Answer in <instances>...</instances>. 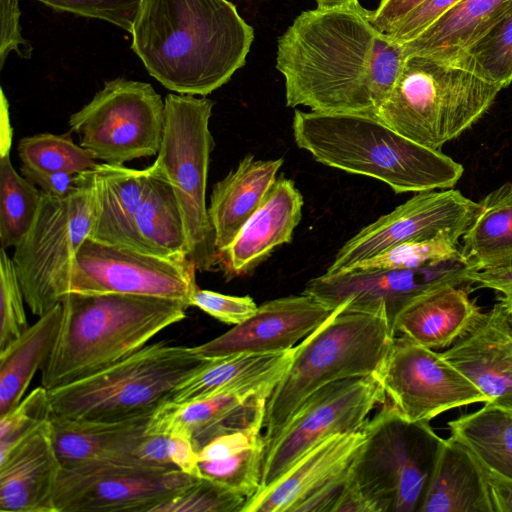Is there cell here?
Instances as JSON below:
<instances>
[{
    "label": "cell",
    "instance_id": "1",
    "mask_svg": "<svg viewBox=\"0 0 512 512\" xmlns=\"http://www.w3.org/2000/svg\"><path fill=\"white\" fill-rule=\"evenodd\" d=\"M359 2L298 15L278 38L286 105L374 115L401 73L403 45L379 32Z\"/></svg>",
    "mask_w": 512,
    "mask_h": 512
},
{
    "label": "cell",
    "instance_id": "2",
    "mask_svg": "<svg viewBox=\"0 0 512 512\" xmlns=\"http://www.w3.org/2000/svg\"><path fill=\"white\" fill-rule=\"evenodd\" d=\"M131 49L170 91L206 95L245 65L254 30L228 0H141Z\"/></svg>",
    "mask_w": 512,
    "mask_h": 512
},
{
    "label": "cell",
    "instance_id": "3",
    "mask_svg": "<svg viewBox=\"0 0 512 512\" xmlns=\"http://www.w3.org/2000/svg\"><path fill=\"white\" fill-rule=\"evenodd\" d=\"M292 130L296 145L317 162L382 181L396 194L451 189L464 172L374 115L295 110Z\"/></svg>",
    "mask_w": 512,
    "mask_h": 512
},
{
    "label": "cell",
    "instance_id": "4",
    "mask_svg": "<svg viewBox=\"0 0 512 512\" xmlns=\"http://www.w3.org/2000/svg\"><path fill=\"white\" fill-rule=\"evenodd\" d=\"M54 348L41 369V386L52 390L137 352L158 333L186 317L181 301L130 294L69 293Z\"/></svg>",
    "mask_w": 512,
    "mask_h": 512
},
{
    "label": "cell",
    "instance_id": "5",
    "mask_svg": "<svg viewBox=\"0 0 512 512\" xmlns=\"http://www.w3.org/2000/svg\"><path fill=\"white\" fill-rule=\"evenodd\" d=\"M394 336L385 316L339 305L295 346L288 368L268 398L263 422L266 447L311 394L338 380L374 375Z\"/></svg>",
    "mask_w": 512,
    "mask_h": 512
},
{
    "label": "cell",
    "instance_id": "6",
    "mask_svg": "<svg viewBox=\"0 0 512 512\" xmlns=\"http://www.w3.org/2000/svg\"><path fill=\"white\" fill-rule=\"evenodd\" d=\"M502 89L445 59L410 55L374 116L406 138L440 150L476 123Z\"/></svg>",
    "mask_w": 512,
    "mask_h": 512
},
{
    "label": "cell",
    "instance_id": "7",
    "mask_svg": "<svg viewBox=\"0 0 512 512\" xmlns=\"http://www.w3.org/2000/svg\"><path fill=\"white\" fill-rule=\"evenodd\" d=\"M209 359L195 347L147 344L106 369L48 390L51 414L95 422L150 416Z\"/></svg>",
    "mask_w": 512,
    "mask_h": 512
},
{
    "label": "cell",
    "instance_id": "8",
    "mask_svg": "<svg viewBox=\"0 0 512 512\" xmlns=\"http://www.w3.org/2000/svg\"><path fill=\"white\" fill-rule=\"evenodd\" d=\"M352 477L373 512H419L445 439L386 401L363 427Z\"/></svg>",
    "mask_w": 512,
    "mask_h": 512
},
{
    "label": "cell",
    "instance_id": "9",
    "mask_svg": "<svg viewBox=\"0 0 512 512\" xmlns=\"http://www.w3.org/2000/svg\"><path fill=\"white\" fill-rule=\"evenodd\" d=\"M164 129L153 171L175 193L182 214L188 256L197 270L219 267L206 189L214 139L209 128L214 102L206 97L170 93L164 99Z\"/></svg>",
    "mask_w": 512,
    "mask_h": 512
},
{
    "label": "cell",
    "instance_id": "10",
    "mask_svg": "<svg viewBox=\"0 0 512 512\" xmlns=\"http://www.w3.org/2000/svg\"><path fill=\"white\" fill-rule=\"evenodd\" d=\"M94 206V169L79 173L75 187L63 197L42 193L34 222L12 257L34 315L42 316L65 296L72 263L91 231Z\"/></svg>",
    "mask_w": 512,
    "mask_h": 512
},
{
    "label": "cell",
    "instance_id": "11",
    "mask_svg": "<svg viewBox=\"0 0 512 512\" xmlns=\"http://www.w3.org/2000/svg\"><path fill=\"white\" fill-rule=\"evenodd\" d=\"M165 103L151 84L116 78L69 118L79 145L104 163H124L157 155Z\"/></svg>",
    "mask_w": 512,
    "mask_h": 512
},
{
    "label": "cell",
    "instance_id": "12",
    "mask_svg": "<svg viewBox=\"0 0 512 512\" xmlns=\"http://www.w3.org/2000/svg\"><path fill=\"white\" fill-rule=\"evenodd\" d=\"M386 401L374 375L338 380L311 394L267 445L259 490L271 485L321 441L361 430L371 412Z\"/></svg>",
    "mask_w": 512,
    "mask_h": 512
},
{
    "label": "cell",
    "instance_id": "13",
    "mask_svg": "<svg viewBox=\"0 0 512 512\" xmlns=\"http://www.w3.org/2000/svg\"><path fill=\"white\" fill-rule=\"evenodd\" d=\"M195 479L174 466L143 461L61 466L53 512H152Z\"/></svg>",
    "mask_w": 512,
    "mask_h": 512
},
{
    "label": "cell",
    "instance_id": "14",
    "mask_svg": "<svg viewBox=\"0 0 512 512\" xmlns=\"http://www.w3.org/2000/svg\"><path fill=\"white\" fill-rule=\"evenodd\" d=\"M196 266L188 256L163 257L87 238L72 263L65 295L130 294L190 306Z\"/></svg>",
    "mask_w": 512,
    "mask_h": 512
},
{
    "label": "cell",
    "instance_id": "15",
    "mask_svg": "<svg viewBox=\"0 0 512 512\" xmlns=\"http://www.w3.org/2000/svg\"><path fill=\"white\" fill-rule=\"evenodd\" d=\"M387 401L406 420L427 421L487 397L441 353L395 335L374 374Z\"/></svg>",
    "mask_w": 512,
    "mask_h": 512
},
{
    "label": "cell",
    "instance_id": "16",
    "mask_svg": "<svg viewBox=\"0 0 512 512\" xmlns=\"http://www.w3.org/2000/svg\"><path fill=\"white\" fill-rule=\"evenodd\" d=\"M471 270L463 258H455L417 268L324 273L309 280L303 292L333 309L346 303L349 310L381 314L395 334V321L410 302L444 284H469Z\"/></svg>",
    "mask_w": 512,
    "mask_h": 512
},
{
    "label": "cell",
    "instance_id": "17",
    "mask_svg": "<svg viewBox=\"0 0 512 512\" xmlns=\"http://www.w3.org/2000/svg\"><path fill=\"white\" fill-rule=\"evenodd\" d=\"M479 207L455 189L418 192L346 241L325 273L343 272L394 246L442 232L461 238Z\"/></svg>",
    "mask_w": 512,
    "mask_h": 512
},
{
    "label": "cell",
    "instance_id": "18",
    "mask_svg": "<svg viewBox=\"0 0 512 512\" xmlns=\"http://www.w3.org/2000/svg\"><path fill=\"white\" fill-rule=\"evenodd\" d=\"M335 309L305 292L276 298L258 306L246 321L195 349L206 358L287 351L318 328Z\"/></svg>",
    "mask_w": 512,
    "mask_h": 512
},
{
    "label": "cell",
    "instance_id": "19",
    "mask_svg": "<svg viewBox=\"0 0 512 512\" xmlns=\"http://www.w3.org/2000/svg\"><path fill=\"white\" fill-rule=\"evenodd\" d=\"M276 384L227 389L186 403L167 401L151 414L146 434L185 436L198 451L220 434L263 427L266 403Z\"/></svg>",
    "mask_w": 512,
    "mask_h": 512
},
{
    "label": "cell",
    "instance_id": "20",
    "mask_svg": "<svg viewBox=\"0 0 512 512\" xmlns=\"http://www.w3.org/2000/svg\"><path fill=\"white\" fill-rule=\"evenodd\" d=\"M487 402L512 411V325L501 299L441 353Z\"/></svg>",
    "mask_w": 512,
    "mask_h": 512
},
{
    "label": "cell",
    "instance_id": "21",
    "mask_svg": "<svg viewBox=\"0 0 512 512\" xmlns=\"http://www.w3.org/2000/svg\"><path fill=\"white\" fill-rule=\"evenodd\" d=\"M60 469L49 417L0 452V511L53 512Z\"/></svg>",
    "mask_w": 512,
    "mask_h": 512
},
{
    "label": "cell",
    "instance_id": "22",
    "mask_svg": "<svg viewBox=\"0 0 512 512\" xmlns=\"http://www.w3.org/2000/svg\"><path fill=\"white\" fill-rule=\"evenodd\" d=\"M303 197L292 179H276L265 199L220 253L219 267L230 279L251 272L275 248L290 243L301 221Z\"/></svg>",
    "mask_w": 512,
    "mask_h": 512
},
{
    "label": "cell",
    "instance_id": "23",
    "mask_svg": "<svg viewBox=\"0 0 512 512\" xmlns=\"http://www.w3.org/2000/svg\"><path fill=\"white\" fill-rule=\"evenodd\" d=\"M364 440L362 428L321 441L271 485L249 498L242 512H296L301 503L352 464Z\"/></svg>",
    "mask_w": 512,
    "mask_h": 512
},
{
    "label": "cell",
    "instance_id": "24",
    "mask_svg": "<svg viewBox=\"0 0 512 512\" xmlns=\"http://www.w3.org/2000/svg\"><path fill=\"white\" fill-rule=\"evenodd\" d=\"M150 416L95 422L50 414L52 440L61 466L94 461H142L136 451L147 435Z\"/></svg>",
    "mask_w": 512,
    "mask_h": 512
},
{
    "label": "cell",
    "instance_id": "25",
    "mask_svg": "<svg viewBox=\"0 0 512 512\" xmlns=\"http://www.w3.org/2000/svg\"><path fill=\"white\" fill-rule=\"evenodd\" d=\"M94 174L95 206L89 238L146 252L136 233L135 218L149 167L139 170L103 162L96 165Z\"/></svg>",
    "mask_w": 512,
    "mask_h": 512
},
{
    "label": "cell",
    "instance_id": "26",
    "mask_svg": "<svg viewBox=\"0 0 512 512\" xmlns=\"http://www.w3.org/2000/svg\"><path fill=\"white\" fill-rule=\"evenodd\" d=\"M471 285L444 284L410 302L398 315L395 335L430 349L452 345L481 309L469 298Z\"/></svg>",
    "mask_w": 512,
    "mask_h": 512
},
{
    "label": "cell",
    "instance_id": "27",
    "mask_svg": "<svg viewBox=\"0 0 512 512\" xmlns=\"http://www.w3.org/2000/svg\"><path fill=\"white\" fill-rule=\"evenodd\" d=\"M283 163V158L257 160L249 154L213 186L208 215L219 256L263 202Z\"/></svg>",
    "mask_w": 512,
    "mask_h": 512
},
{
    "label": "cell",
    "instance_id": "28",
    "mask_svg": "<svg viewBox=\"0 0 512 512\" xmlns=\"http://www.w3.org/2000/svg\"><path fill=\"white\" fill-rule=\"evenodd\" d=\"M419 512H494L481 464L452 436L445 439Z\"/></svg>",
    "mask_w": 512,
    "mask_h": 512
},
{
    "label": "cell",
    "instance_id": "29",
    "mask_svg": "<svg viewBox=\"0 0 512 512\" xmlns=\"http://www.w3.org/2000/svg\"><path fill=\"white\" fill-rule=\"evenodd\" d=\"M294 351L295 347L278 353H236L210 358L198 372L175 388L168 401L186 403L227 389L278 383Z\"/></svg>",
    "mask_w": 512,
    "mask_h": 512
},
{
    "label": "cell",
    "instance_id": "30",
    "mask_svg": "<svg viewBox=\"0 0 512 512\" xmlns=\"http://www.w3.org/2000/svg\"><path fill=\"white\" fill-rule=\"evenodd\" d=\"M61 318L60 302L0 350V416L24 398L32 378L45 365L56 343Z\"/></svg>",
    "mask_w": 512,
    "mask_h": 512
},
{
    "label": "cell",
    "instance_id": "31",
    "mask_svg": "<svg viewBox=\"0 0 512 512\" xmlns=\"http://www.w3.org/2000/svg\"><path fill=\"white\" fill-rule=\"evenodd\" d=\"M512 5V0H460L403 45L404 53L450 59L479 38Z\"/></svg>",
    "mask_w": 512,
    "mask_h": 512
},
{
    "label": "cell",
    "instance_id": "32",
    "mask_svg": "<svg viewBox=\"0 0 512 512\" xmlns=\"http://www.w3.org/2000/svg\"><path fill=\"white\" fill-rule=\"evenodd\" d=\"M478 203L479 210L462 236L464 261L476 271L512 266V182Z\"/></svg>",
    "mask_w": 512,
    "mask_h": 512
},
{
    "label": "cell",
    "instance_id": "33",
    "mask_svg": "<svg viewBox=\"0 0 512 512\" xmlns=\"http://www.w3.org/2000/svg\"><path fill=\"white\" fill-rule=\"evenodd\" d=\"M149 170L145 193L135 218L139 241L144 250L152 254L188 256L184 222L172 186L151 166Z\"/></svg>",
    "mask_w": 512,
    "mask_h": 512
},
{
    "label": "cell",
    "instance_id": "34",
    "mask_svg": "<svg viewBox=\"0 0 512 512\" xmlns=\"http://www.w3.org/2000/svg\"><path fill=\"white\" fill-rule=\"evenodd\" d=\"M448 427L483 467L512 479V411L485 403L449 421Z\"/></svg>",
    "mask_w": 512,
    "mask_h": 512
},
{
    "label": "cell",
    "instance_id": "35",
    "mask_svg": "<svg viewBox=\"0 0 512 512\" xmlns=\"http://www.w3.org/2000/svg\"><path fill=\"white\" fill-rule=\"evenodd\" d=\"M11 145H0V244L16 247L31 228L42 192L14 169Z\"/></svg>",
    "mask_w": 512,
    "mask_h": 512
},
{
    "label": "cell",
    "instance_id": "36",
    "mask_svg": "<svg viewBox=\"0 0 512 512\" xmlns=\"http://www.w3.org/2000/svg\"><path fill=\"white\" fill-rule=\"evenodd\" d=\"M445 60L507 87L512 82V5L479 38Z\"/></svg>",
    "mask_w": 512,
    "mask_h": 512
},
{
    "label": "cell",
    "instance_id": "37",
    "mask_svg": "<svg viewBox=\"0 0 512 512\" xmlns=\"http://www.w3.org/2000/svg\"><path fill=\"white\" fill-rule=\"evenodd\" d=\"M23 166L46 172L79 174L93 170V153L72 140L69 133H39L22 138L17 146Z\"/></svg>",
    "mask_w": 512,
    "mask_h": 512
},
{
    "label": "cell",
    "instance_id": "38",
    "mask_svg": "<svg viewBox=\"0 0 512 512\" xmlns=\"http://www.w3.org/2000/svg\"><path fill=\"white\" fill-rule=\"evenodd\" d=\"M459 239L452 233L442 232L433 237L408 241L357 263L345 271L417 268L449 259L463 258Z\"/></svg>",
    "mask_w": 512,
    "mask_h": 512
},
{
    "label": "cell",
    "instance_id": "39",
    "mask_svg": "<svg viewBox=\"0 0 512 512\" xmlns=\"http://www.w3.org/2000/svg\"><path fill=\"white\" fill-rule=\"evenodd\" d=\"M265 449V440L262 439L224 458L199 461L201 476L242 494L248 500L260 489Z\"/></svg>",
    "mask_w": 512,
    "mask_h": 512
},
{
    "label": "cell",
    "instance_id": "40",
    "mask_svg": "<svg viewBox=\"0 0 512 512\" xmlns=\"http://www.w3.org/2000/svg\"><path fill=\"white\" fill-rule=\"evenodd\" d=\"M247 498L210 479L196 478L152 512H242Z\"/></svg>",
    "mask_w": 512,
    "mask_h": 512
},
{
    "label": "cell",
    "instance_id": "41",
    "mask_svg": "<svg viewBox=\"0 0 512 512\" xmlns=\"http://www.w3.org/2000/svg\"><path fill=\"white\" fill-rule=\"evenodd\" d=\"M0 350L29 327L24 294L12 258L5 249L0 254Z\"/></svg>",
    "mask_w": 512,
    "mask_h": 512
},
{
    "label": "cell",
    "instance_id": "42",
    "mask_svg": "<svg viewBox=\"0 0 512 512\" xmlns=\"http://www.w3.org/2000/svg\"><path fill=\"white\" fill-rule=\"evenodd\" d=\"M48 390L35 388L9 412L0 416V452L50 417Z\"/></svg>",
    "mask_w": 512,
    "mask_h": 512
},
{
    "label": "cell",
    "instance_id": "43",
    "mask_svg": "<svg viewBox=\"0 0 512 512\" xmlns=\"http://www.w3.org/2000/svg\"><path fill=\"white\" fill-rule=\"evenodd\" d=\"M50 8L100 19L131 33L141 0H37Z\"/></svg>",
    "mask_w": 512,
    "mask_h": 512
},
{
    "label": "cell",
    "instance_id": "44",
    "mask_svg": "<svg viewBox=\"0 0 512 512\" xmlns=\"http://www.w3.org/2000/svg\"><path fill=\"white\" fill-rule=\"evenodd\" d=\"M190 306H195L220 322L238 325L257 310L250 296H231L197 288L191 296Z\"/></svg>",
    "mask_w": 512,
    "mask_h": 512
},
{
    "label": "cell",
    "instance_id": "45",
    "mask_svg": "<svg viewBox=\"0 0 512 512\" xmlns=\"http://www.w3.org/2000/svg\"><path fill=\"white\" fill-rule=\"evenodd\" d=\"M459 1L425 0L401 19L387 34L400 44L409 42L419 36Z\"/></svg>",
    "mask_w": 512,
    "mask_h": 512
},
{
    "label": "cell",
    "instance_id": "46",
    "mask_svg": "<svg viewBox=\"0 0 512 512\" xmlns=\"http://www.w3.org/2000/svg\"><path fill=\"white\" fill-rule=\"evenodd\" d=\"M19 0H0L1 43L0 66L3 67L8 54L16 51L23 58H30L31 45L22 37L19 25Z\"/></svg>",
    "mask_w": 512,
    "mask_h": 512
},
{
    "label": "cell",
    "instance_id": "47",
    "mask_svg": "<svg viewBox=\"0 0 512 512\" xmlns=\"http://www.w3.org/2000/svg\"><path fill=\"white\" fill-rule=\"evenodd\" d=\"M23 176L49 196L63 197L75 187L78 174L69 172H46L21 166Z\"/></svg>",
    "mask_w": 512,
    "mask_h": 512
},
{
    "label": "cell",
    "instance_id": "48",
    "mask_svg": "<svg viewBox=\"0 0 512 512\" xmlns=\"http://www.w3.org/2000/svg\"><path fill=\"white\" fill-rule=\"evenodd\" d=\"M425 0H381L375 11H370L371 24L382 33H388L401 19Z\"/></svg>",
    "mask_w": 512,
    "mask_h": 512
},
{
    "label": "cell",
    "instance_id": "49",
    "mask_svg": "<svg viewBox=\"0 0 512 512\" xmlns=\"http://www.w3.org/2000/svg\"><path fill=\"white\" fill-rule=\"evenodd\" d=\"M468 283L478 288H487L501 294V299L512 300V266L488 269L471 270L467 276Z\"/></svg>",
    "mask_w": 512,
    "mask_h": 512
},
{
    "label": "cell",
    "instance_id": "50",
    "mask_svg": "<svg viewBox=\"0 0 512 512\" xmlns=\"http://www.w3.org/2000/svg\"><path fill=\"white\" fill-rule=\"evenodd\" d=\"M482 469L494 512H512V479L490 471L483 466Z\"/></svg>",
    "mask_w": 512,
    "mask_h": 512
},
{
    "label": "cell",
    "instance_id": "51",
    "mask_svg": "<svg viewBox=\"0 0 512 512\" xmlns=\"http://www.w3.org/2000/svg\"><path fill=\"white\" fill-rule=\"evenodd\" d=\"M319 9H333L358 3V0H315Z\"/></svg>",
    "mask_w": 512,
    "mask_h": 512
},
{
    "label": "cell",
    "instance_id": "52",
    "mask_svg": "<svg viewBox=\"0 0 512 512\" xmlns=\"http://www.w3.org/2000/svg\"><path fill=\"white\" fill-rule=\"evenodd\" d=\"M501 299V298H499ZM503 300V299H501ZM507 306V310H508V315H509V319H510V322H511V325H512V300H503Z\"/></svg>",
    "mask_w": 512,
    "mask_h": 512
}]
</instances>
